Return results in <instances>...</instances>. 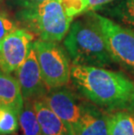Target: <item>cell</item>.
Returning a JSON list of instances; mask_svg holds the SVG:
<instances>
[{
  "label": "cell",
  "mask_w": 134,
  "mask_h": 135,
  "mask_svg": "<svg viewBox=\"0 0 134 135\" xmlns=\"http://www.w3.org/2000/svg\"><path fill=\"white\" fill-rule=\"evenodd\" d=\"M71 80L85 99L105 113L134 111V80L122 71L72 65Z\"/></svg>",
  "instance_id": "1"
},
{
  "label": "cell",
  "mask_w": 134,
  "mask_h": 135,
  "mask_svg": "<svg viewBox=\"0 0 134 135\" xmlns=\"http://www.w3.org/2000/svg\"><path fill=\"white\" fill-rule=\"evenodd\" d=\"M72 23L64 46L72 65L108 67L114 64L103 33L89 11Z\"/></svg>",
  "instance_id": "2"
},
{
  "label": "cell",
  "mask_w": 134,
  "mask_h": 135,
  "mask_svg": "<svg viewBox=\"0 0 134 135\" xmlns=\"http://www.w3.org/2000/svg\"><path fill=\"white\" fill-rule=\"evenodd\" d=\"M17 19L24 29L38 39L60 42L72 25V18L67 16L59 0H45L17 13Z\"/></svg>",
  "instance_id": "3"
},
{
  "label": "cell",
  "mask_w": 134,
  "mask_h": 135,
  "mask_svg": "<svg viewBox=\"0 0 134 135\" xmlns=\"http://www.w3.org/2000/svg\"><path fill=\"white\" fill-rule=\"evenodd\" d=\"M43 79L49 89L67 85L71 80L70 58L58 42L33 41Z\"/></svg>",
  "instance_id": "4"
},
{
  "label": "cell",
  "mask_w": 134,
  "mask_h": 135,
  "mask_svg": "<svg viewBox=\"0 0 134 135\" xmlns=\"http://www.w3.org/2000/svg\"><path fill=\"white\" fill-rule=\"evenodd\" d=\"M89 12L103 33L113 61L134 77V31L100 13Z\"/></svg>",
  "instance_id": "5"
},
{
  "label": "cell",
  "mask_w": 134,
  "mask_h": 135,
  "mask_svg": "<svg viewBox=\"0 0 134 135\" xmlns=\"http://www.w3.org/2000/svg\"><path fill=\"white\" fill-rule=\"evenodd\" d=\"M34 36L24 28H18L0 41V70L16 71L29 53Z\"/></svg>",
  "instance_id": "6"
},
{
  "label": "cell",
  "mask_w": 134,
  "mask_h": 135,
  "mask_svg": "<svg viewBox=\"0 0 134 135\" xmlns=\"http://www.w3.org/2000/svg\"><path fill=\"white\" fill-rule=\"evenodd\" d=\"M16 78L24 100L43 99L50 90L43 79L33 42L26 59L16 71Z\"/></svg>",
  "instance_id": "7"
},
{
  "label": "cell",
  "mask_w": 134,
  "mask_h": 135,
  "mask_svg": "<svg viewBox=\"0 0 134 135\" xmlns=\"http://www.w3.org/2000/svg\"><path fill=\"white\" fill-rule=\"evenodd\" d=\"M46 105L72 128L73 133L80 121L83 102L66 85L50 89L43 98Z\"/></svg>",
  "instance_id": "8"
},
{
  "label": "cell",
  "mask_w": 134,
  "mask_h": 135,
  "mask_svg": "<svg viewBox=\"0 0 134 135\" xmlns=\"http://www.w3.org/2000/svg\"><path fill=\"white\" fill-rule=\"evenodd\" d=\"M74 135H109L107 113L92 102H83L82 116Z\"/></svg>",
  "instance_id": "9"
},
{
  "label": "cell",
  "mask_w": 134,
  "mask_h": 135,
  "mask_svg": "<svg viewBox=\"0 0 134 135\" xmlns=\"http://www.w3.org/2000/svg\"><path fill=\"white\" fill-rule=\"evenodd\" d=\"M33 105L44 135H74L72 128L57 115L43 99L35 100Z\"/></svg>",
  "instance_id": "10"
},
{
  "label": "cell",
  "mask_w": 134,
  "mask_h": 135,
  "mask_svg": "<svg viewBox=\"0 0 134 135\" xmlns=\"http://www.w3.org/2000/svg\"><path fill=\"white\" fill-rule=\"evenodd\" d=\"M24 99L17 78L0 70V105L12 109L19 115Z\"/></svg>",
  "instance_id": "11"
},
{
  "label": "cell",
  "mask_w": 134,
  "mask_h": 135,
  "mask_svg": "<svg viewBox=\"0 0 134 135\" xmlns=\"http://www.w3.org/2000/svg\"><path fill=\"white\" fill-rule=\"evenodd\" d=\"M96 11L134 31V0H116Z\"/></svg>",
  "instance_id": "12"
},
{
  "label": "cell",
  "mask_w": 134,
  "mask_h": 135,
  "mask_svg": "<svg viewBox=\"0 0 134 135\" xmlns=\"http://www.w3.org/2000/svg\"><path fill=\"white\" fill-rule=\"evenodd\" d=\"M106 113L109 135H134V111L120 110Z\"/></svg>",
  "instance_id": "13"
},
{
  "label": "cell",
  "mask_w": 134,
  "mask_h": 135,
  "mask_svg": "<svg viewBox=\"0 0 134 135\" xmlns=\"http://www.w3.org/2000/svg\"><path fill=\"white\" fill-rule=\"evenodd\" d=\"M18 121L24 135H44L38 120L33 101L24 100V107L18 116Z\"/></svg>",
  "instance_id": "14"
},
{
  "label": "cell",
  "mask_w": 134,
  "mask_h": 135,
  "mask_svg": "<svg viewBox=\"0 0 134 135\" xmlns=\"http://www.w3.org/2000/svg\"><path fill=\"white\" fill-rule=\"evenodd\" d=\"M18 116L12 109L0 105V135L11 134L18 131Z\"/></svg>",
  "instance_id": "15"
},
{
  "label": "cell",
  "mask_w": 134,
  "mask_h": 135,
  "mask_svg": "<svg viewBox=\"0 0 134 135\" xmlns=\"http://www.w3.org/2000/svg\"><path fill=\"white\" fill-rule=\"evenodd\" d=\"M16 29H18V27L15 23L5 13L0 12V41Z\"/></svg>",
  "instance_id": "16"
},
{
  "label": "cell",
  "mask_w": 134,
  "mask_h": 135,
  "mask_svg": "<svg viewBox=\"0 0 134 135\" xmlns=\"http://www.w3.org/2000/svg\"><path fill=\"white\" fill-rule=\"evenodd\" d=\"M116 0H89V4H88L87 11H96L101 7L105 6L110 3H112Z\"/></svg>",
  "instance_id": "17"
},
{
  "label": "cell",
  "mask_w": 134,
  "mask_h": 135,
  "mask_svg": "<svg viewBox=\"0 0 134 135\" xmlns=\"http://www.w3.org/2000/svg\"><path fill=\"white\" fill-rule=\"evenodd\" d=\"M45 0H11V2L17 6L20 7L21 9L24 8H29L31 6L39 4L41 2H44Z\"/></svg>",
  "instance_id": "18"
},
{
  "label": "cell",
  "mask_w": 134,
  "mask_h": 135,
  "mask_svg": "<svg viewBox=\"0 0 134 135\" xmlns=\"http://www.w3.org/2000/svg\"><path fill=\"white\" fill-rule=\"evenodd\" d=\"M0 1H1V0H0Z\"/></svg>",
  "instance_id": "19"
}]
</instances>
